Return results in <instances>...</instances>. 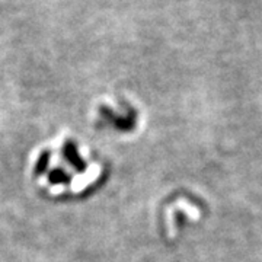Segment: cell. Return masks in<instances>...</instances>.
Masks as SVG:
<instances>
[{
	"instance_id": "6da1fadb",
	"label": "cell",
	"mask_w": 262,
	"mask_h": 262,
	"mask_svg": "<svg viewBox=\"0 0 262 262\" xmlns=\"http://www.w3.org/2000/svg\"><path fill=\"white\" fill-rule=\"evenodd\" d=\"M61 151H63V156L64 159L75 168V170L77 172H84L88 165L86 162L82 159L80 153H79V149H77V144L73 143L72 140H66L63 143V147H61Z\"/></svg>"
},
{
	"instance_id": "7a4b0ae2",
	"label": "cell",
	"mask_w": 262,
	"mask_h": 262,
	"mask_svg": "<svg viewBox=\"0 0 262 262\" xmlns=\"http://www.w3.org/2000/svg\"><path fill=\"white\" fill-rule=\"evenodd\" d=\"M70 175L66 172L64 169L56 168L48 173V182L51 185H69L70 184Z\"/></svg>"
},
{
	"instance_id": "3957f363",
	"label": "cell",
	"mask_w": 262,
	"mask_h": 262,
	"mask_svg": "<svg viewBox=\"0 0 262 262\" xmlns=\"http://www.w3.org/2000/svg\"><path fill=\"white\" fill-rule=\"evenodd\" d=\"M48 163H50V150H44V151L39 153L37 163H35V170H34L35 177L42 175L47 170Z\"/></svg>"
}]
</instances>
